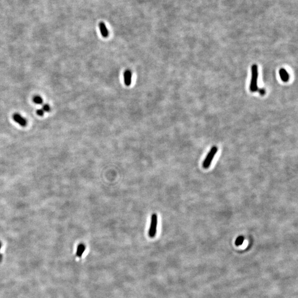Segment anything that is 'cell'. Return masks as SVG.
I'll use <instances>...</instances> for the list:
<instances>
[{"label":"cell","instance_id":"cell-1","mask_svg":"<svg viewBox=\"0 0 298 298\" xmlns=\"http://www.w3.org/2000/svg\"><path fill=\"white\" fill-rule=\"evenodd\" d=\"M258 67L256 65H253L252 66V78L251 81V84L250 86V91L252 92H255L259 91V88L257 86V80H258Z\"/></svg>","mask_w":298,"mask_h":298},{"label":"cell","instance_id":"cell-2","mask_svg":"<svg viewBox=\"0 0 298 298\" xmlns=\"http://www.w3.org/2000/svg\"><path fill=\"white\" fill-rule=\"evenodd\" d=\"M218 149L216 146H213L211 148L210 151L208 152V155H206L205 159L203 162L202 166L204 169H208L210 167L212 161L214 158V156L218 152Z\"/></svg>","mask_w":298,"mask_h":298},{"label":"cell","instance_id":"cell-3","mask_svg":"<svg viewBox=\"0 0 298 298\" xmlns=\"http://www.w3.org/2000/svg\"><path fill=\"white\" fill-rule=\"evenodd\" d=\"M157 226V216L156 214L154 213L151 216V224L149 231V235L151 238H153L155 236Z\"/></svg>","mask_w":298,"mask_h":298},{"label":"cell","instance_id":"cell-4","mask_svg":"<svg viewBox=\"0 0 298 298\" xmlns=\"http://www.w3.org/2000/svg\"><path fill=\"white\" fill-rule=\"evenodd\" d=\"M13 119L15 122L19 124L21 126H25L27 124V121L25 118L23 117L19 114H14L13 116Z\"/></svg>","mask_w":298,"mask_h":298},{"label":"cell","instance_id":"cell-5","mask_svg":"<svg viewBox=\"0 0 298 298\" xmlns=\"http://www.w3.org/2000/svg\"><path fill=\"white\" fill-rule=\"evenodd\" d=\"M131 77L132 74L131 72L129 70H127L124 72V83L126 84L127 86H129L131 84Z\"/></svg>","mask_w":298,"mask_h":298},{"label":"cell","instance_id":"cell-6","mask_svg":"<svg viewBox=\"0 0 298 298\" xmlns=\"http://www.w3.org/2000/svg\"><path fill=\"white\" fill-rule=\"evenodd\" d=\"M99 27L102 35L105 38H107L109 35V32L107 30L105 24L103 22H101L99 24Z\"/></svg>","mask_w":298,"mask_h":298},{"label":"cell","instance_id":"cell-7","mask_svg":"<svg viewBox=\"0 0 298 298\" xmlns=\"http://www.w3.org/2000/svg\"><path fill=\"white\" fill-rule=\"evenodd\" d=\"M279 75L281 78V80L284 82H287L289 79V75L288 72L283 68H281L279 70Z\"/></svg>","mask_w":298,"mask_h":298},{"label":"cell","instance_id":"cell-8","mask_svg":"<svg viewBox=\"0 0 298 298\" xmlns=\"http://www.w3.org/2000/svg\"><path fill=\"white\" fill-rule=\"evenodd\" d=\"M85 249H86V247H85V246L84 244H80L79 245V246H77V251H76V256L78 257V258H81L84 252L85 251Z\"/></svg>","mask_w":298,"mask_h":298},{"label":"cell","instance_id":"cell-9","mask_svg":"<svg viewBox=\"0 0 298 298\" xmlns=\"http://www.w3.org/2000/svg\"><path fill=\"white\" fill-rule=\"evenodd\" d=\"M244 241V237L243 236H239L236 240V241H235V245L237 246H239L240 245H241L242 244H243Z\"/></svg>","mask_w":298,"mask_h":298},{"label":"cell","instance_id":"cell-10","mask_svg":"<svg viewBox=\"0 0 298 298\" xmlns=\"http://www.w3.org/2000/svg\"><path fill=\"white\" fill-rule=\"evenodd\" d=\"M33 102L37 105H41L43 103V99L40 97L36 96L34 97Z\"/></svg>","mask_w":298,"mask_h":298},{"label":"cell","instance_id":"cell-11","mask_svg":"<svg viewBox=\"0 0 298 298\" xmlns=\"http://www.w3.org/2000/svg\"><path fill=\"white\" fill-rule=\"evenodd\" d=\"M42 109L44 111L49 112L51 110V108H50L49 105H47V104H45V105H43Z\"/></svg>","mask_w":298,"mask_h":298},{"label":"cell","instance_id":"cell-12","mask_svg":"<svg viewBox=\"0 0 298 298\" xmlns=\"http://www.w3.org/2000/svg\"><path fill=\"white\" fill-rule=\"evenodd\" d=\"M44 113V111L42 109H38L37 110V114L39 116H43Z\"/></svg>","mask_w":298,"mask_h":298},{"label":"cell","instance_id":"cell-13","mask_svg":"<svg viewBox=\"0 0 298 298\" xmlns=\"http://www.w3.org/2000/svg\"><path fill=\"white\" fill-rule=\"evenodd\" d=\"M1 242H0V249H1Z\"/></svg>","mask_w":298,"mask_h":298}]
</instances>
